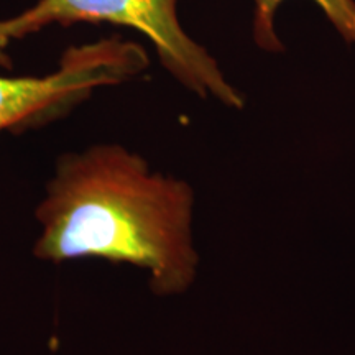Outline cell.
<instances>
[{
    "label": "cell",
    "instance_id": "obj_1",
    "mask_svg": "<svg viewBox=\"0 0 355 355\" xmlns=\"http://www.w3.org/2000/svg\"><path fill=\"white\" fill-rule=\"evenodd\" d=\"M193 189L150 170L119 144H96L56 159L35 209L33 255L48 263L99 259L146 270L155 295L193 285Z\"/></svg>",
    "mask_w": 355,
    "mask_h": 355
},
{
    "label": "cell",
    "instance_id": "obj_3",
    "mask_svg": "<svg viewBox=\"0 0 355 355\" xmlns=\"http://www.w3.org/2000/svg\"><path fill=\"white\" fill-rule=\"evenodd\" d=\"M146 68L148 56L139 43L112 37L69 48L46 76H0V132L51 117L96 89L125 83Z\"/></svg>",
    "mask_w": 355,
    "mask_h": 355
},
{
    "label": "cell",
    "instance_id": "obj_4",
    "mask_svg": "<svg viewBox=\"0 0 355 355\" xmlns=\"http://www.w3.org/2000/svg\"><path fill=\"white\" fill-rule=\"evenodd\" d=\"M285 0H254V40L261 50L268 53L283 51L282 40L277 33V12ZM316 2L331 25L349 44L355 46V0H313Z\"/></svg>",
    "mask_w": 355,
    "mask_h": 355
},
{
    "label": "cell",
    "instance_id": "obj_2",
    "mask_svg": "<svg viewBox=\"0 0 355 355\" xmlns=\"http://www.w3.org/2000/svg\"><path fill=\"white\" fill-rule=\"evenodd\" d=\"M180 0H38L19 15L0 20V66L7 48L44 26L76 21H109L133 28L153 43L159 61L178 81L201 97H216L242 107L241 94L227 83L206 48L194 42L178 20Z\"/></svg>",
    "mask_w": 355,
    "mask_h": 355
}]
</instances>
